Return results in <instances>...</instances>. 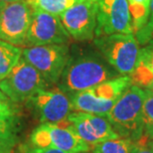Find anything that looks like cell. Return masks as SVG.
Listing matches in <instances>:
<instances>
[{
	"mask_svg": "<svg viewBox=\"0 0 153 153\" xmlns=\"http://www.w3.org/2000/svg\"><path fill=\"white\" fill-rule=\"evenodd\" d=\"M148 44H149V45H151V46H153V40H152V41H150V42H149Z\"/></svg>",
	"mask_w": 153,
	"mask_h": 153,
	"instance_id": "f1b7e54d",
	"label": "cell"
},
{
	"mask_svg": "<svg viewBox=\"0 0 153 153\" xmlns=\"http://www.w3.org/2000/svg\"><path fill=\"white\" fill-rule=\"evenodd\" d=\"M131 153H153V145L150 140L143 137L135 143Z\"/></svg>",
	"mask_w": 153,
	"mask_h": 153,
	"instance_id": "603a6c76",
	"label": "cell"
},
{
	"mask_svg": "<svg viewBox=\"0 0 153 153\" xmlns=\"http://www.w3.org/2000/svg\"><path fill=\"white\" fill-rule=\"evenodd\" d=\"M13 147L12 144H0V153H11Z\"/></svg>",
	"mask_w": 153,
	"mask_h": 153,
	"instance_id": "d4e9b609",
	"label": "cell"
},
{
	"mask_svg": "<svg viewBox=\"0 0 153 153\" xmlns=\"http://www.w3.org/2000/svg\"><path fill=\"white\" fill-rule=\"evenodd\" d=\"M22 49L0 40V81L3 79L19 62Z\"/></svg>",
	"mask_w": 153,
	"mask_h": 153,
	"instance_id": "5bb4252c",
	"label": "cell"
},
{
	"mask_svg": "<svg viewBox=\"0 0 153 153\" xmlns=\"http://www.w3.org/2000/svg\"><path fill=\"white\" fill-rule=\"evenodd\" d=\"M25 153H76V152H69V151H63L60 149L56 148H37L32 147L26 150Z\"/></svg>",
	"mask_w": 153,
	"mask_h": 153,
	"instance_id": "cb8c5ba5",
	"label": "cell"
},
{
	"mask_svg": "<svg viewBox=\"0 0 153 153\" xmlns=\"http://www.w3.org/2000/svg\"><path fill=\"white\" fill-rule=\"evenodd\" d=\"M99 0H79L60 15L70 37L85 42L94 39Z\"/></svg>",
	"mask_w": 153,
	"mask_h": 153,
	"instance_id": "8fae6325",
	"label": "cell"
},
{
	"mask_svg": "<svg viewBox=\"0 0 153 153\" xmlns=\"http://www.w3.org/2000/svg\"><path fill=\"white\" fill-rule=\"evenodd\" d=\"M49 85L34 67L23 57L12 71L0 81V90L14 103L27 102L37 91L47 88Z\"/></svg>",
	"mask_w": 153,
	"mask_h": 153,
	"instance_id": "8992f818",
	"label": "cell"
},
{
	"mask_svg": "<svg viewBox=\"0 0 153 153\" xmlns=\"http://www.w3.org/2000/svg\"><path fill=\"white\" fill-rule=\"evenodd\" d=\"M3 3H4V2H1V1H0V10H1L2 6H3Z\"/></svg>",
	"mask_w": 153,
	"mask_h": 153,
	"instance_id": "83f0119b",
	"label": "cell"
},
{
	"mask_svg": "<svg viewBox=\"0 0 153 153\" xmlns=\"http://www.w3.org/2000/svg\"><path fill=\"white\" fill-rule=\"evenodd\" d=\"M145 97L142 108L143 135L148 140L153 139V93L145 88Z\"/></svg>",
	"mask_w": 153,
	"mask_h": 153,
	"instance_id": "ac0fdd59",
	"label": "cell"
},
{
	"mask_svg": "<svg viewBox=\"0 0 153 153\" xmlns=\"http://www.w3.org/2000/svg\"><path fill=\"white\" fill-rule=\"evenodd\" d=\"M4 3H12V2H19V1H27V0H0Z\"/></svg>",
	"mask_w": 153,
	"mask_h": 153,
	"instance_id": "484cf974",
	"label": "cell"
},
{
	"mask_svg": "<svg viewBox=\"0 0 153 153\" xmlns=\"http://www.w3.org/2000/svg\"><path fill=\"white\" fill-rule=\"evenodd\" d=\"M146 90H149V91H151L152 93H153V82H152V84H151V85H150V87H149L148 88H146Z\"/></svg>",
	"mask_w": 153,
	"mask_h": 153,
	"instance_id": "4316f807",
	"label": "cell"
},
{
	"mask_svg": "<svg viewBox=\"0 0 153 153\" xmlns=\"http://www.w3.org/2000/svg\"><path fill=\"white\" fill-rule=\"evenodd\" d=\"M132 20L133 31L137 32L147 23L151 0H127Z\"/></svg>",
	"mask_w": 153,
	"mask_h": 153,
	"instance_id": "9a60e30c",
	"label": "cell"
},
{
	"mask_svg": "<svg viewBox=\"0 0 153 153\" xmlns=\"http://www.w3.org/2000/svg\"><path fill=\"white\" fill-rule=\"evenodd\" d=\"M26 102L42 123H59L73 111L71 97L59 88L39 91Z\"/></svg>",
	"mask_w": 153,
	"mask_h": 153,
	"instance_id": "9c48e42d",
	"label": "cell"
},
{
	"mask_svg": "<svg viewBox=\"0 0 153 153\" xmlns=\"http://www.w3.org/2000/svg\"><path fill=\"white\" fill-rule=\"evenodd\" d=\"M79 0H27L34 10L60 16L67 9L75 5Z\"/></svg>",
	"mask_w": 153,
	"mask_h": 153,
	"instance_id": "e0dca14e",
	"label": "cell"
},
{
	"mask_svg": "<svg viewBox=\"0 0 153 153\" xmlns=\"http://www.w3.org/2000/svg\"><path fill=\"white\" fill-rule=\"evenodd\" d=\"M68 44L25 47L22 57L37 70L49 85H57L70 59Z\"/></svg>",
	"mask_w": 153,
	"mask_h": 153,
	"instance_id": "5b68a950",
	"label": "cell"
},
{
	"mask_svg": "<svg viewBox=\"0 0 153 153\" xmlns=\"http://www.w3.org/2000/svg\"><path fill=\"white\" fill-rule=\"evenodd\" d=\"M17 124L15 117H0V144H16Z\"/></svg>",
	"mask_w": 153,
	"mask_h": 153,
	"instance_id": "d6986e66",
	"label": "cell"
},
{
	"mask_svg": "<svg viewBox=\"0 0 153 153\" xmlns=\"http://www.w3.org/2000/svg\"><path fill=\"white\" fill-rule=\"evenodd\" d=\"M32 147L56 148L63 151L88 153L91 146L76 135L64 121L59 123H42L30 136Z\"/></svg>",
	"mask_w": 153,
	"mask_h": 153,
	"instance_id": "52a82bcc",
	"label": "cell"
},
{
	"mask_svg": "<svg viewBox=\"0 0 153 153\" xmlns=\"http://www.w3.org/2000/svg\"><path fill=\"white\" fill-rule=\"evenodd\" d=\"M138 60L144 63L153 72V46L147 44L142 49H140Z\"/></svg>",
	"mask_w": 153,
	"mask_h": 153,
	"instance_id": "7402d4cb",
	"label": "cell"
},
{
	"mask_svg": "<svg viewBox=\"0 0 153 153\" xmlns=\"http://www.w3.org/2000/svg\"><path fill=\"white\" fill-rule=\"evenodd\" d=\"M150 142H151V143H152V145H153V139H152V140H151V141H150Z\"/></svg>",
	"mask_w": 153,
	"mask_h": 153,
	"instance_id": "f546056e",
	"label": "cell"
},
{
	"mask_svg": "<svg viewBox=\"0 0 153 153\" xmlns=\"http://www.w3.org/2000/svg\"><path fill=\"white\" fill-rule=\"evenodd\" d=\"M133 32L127 0H99L94 38Z\"/></svg>",
	"mask_w": 153,
	"mask_h": 153,
	"instance_id": "30bf717a",
	"label": "cell"
},
{
	"mask_svg": "<svg viewBox=\"0 0 153 153\" xmlns=\"http://www.w3.org/2000/svg\"><path fill=\"white\" fill-rule=\"evenodd\" d=\"M64 122L91 148L100 142L120 137L105 116L72 111Z\"/></svg>",
	"mask_w": 153,
	"mask_h": 153,
	"instance_id": "7c38bea8",
	"label": "cell"
},
{
	"mask_svg": "<svg viewBox=\"0 0 153 153\" xmlns=\"http://www.w3.org/2000/svg\"><path fill=\"white\" fill-rule=\"evenodd\" d=\"M118 76L120 75L97 50H78L70 54V59L57 85L61 91L71 96Z\"/></svg>",
	"mask_w": 153,
	"mask_h": 153,
	"instance_id": "6da1fadb",
	"label": "cell"
},
{
	"mask_svg": "<svg viewBox=\"0 0 153 153\" xmlns=\"http://www.w3.org/2000/svg\"><path fill=\"white\" fill-rule=\"evenodd\" d=\"M34 9L27 1L3 3L0 10V40L25 47L26 35Z\"/></svg>",
	"mask_w": 153,
	"mask_h": 153,
	"instance_id": "ba28073f",
	"label": "cell"
},
{
	"mask_svg": "<svg viewBox=\"0 0 153 153\" xmlns=\"http://www.w3.org/2000/svg\"><path fill=\"white\" fill-rule=\"evenodd\" d=\"M16 108L15 103L0 90V117H15Z\"/></svg>",
	"mask_w": 153,
	"mask_h": 153,
	"instance_id": "44dd1931",
	"label": "cell"
},
{
	"mask_svg": "<svg viewBox=\"0 0 153 153\" xmlns=\"http://www.w3.org/2000/svg\"><path fill=\"white\" fill-rule=\"evenodd\" d=\"M132 85L130 76H118L70 96L73 111L106 116L123 91Z\"/></svg>",
	"mask_w": 153,
	"mask_h": 153,
	"instance_id": "3957f363",
	"label": "cell"
},
{
	"mask_svg": "<svg viewBox=\"0 0 153 153\" xmlns=\"http://www.w3.org/2000/svg\"><path fill=\"white\" fill-rule=\"evenodd\" d=\"M145 91L131 85L118 97L105 117L122 138L139 141L143 138L142 108Z\"/></svg>",
	"mask_w": 153,
	"mask_h": 153,
	"instance_id": "7a4b0ae2",
	"label": "cell"
},
{
	"mask_svg": "<svg viewBox=\"0 0 153 153\" xmlns=\"http://www.w3.org/2000/svg\"><path fill=\"white\" fill-rule=\"evenodd\" d=\"M94 45L119 75L129 76L139 57V44L133 34H112L96 37Z\"/></svg>",
	"mask_w": 153,
	"mask_h": 153,
	"instance_id": "277c9868",
	"label": "cell"
},
{
	"mask_svg": "<svg viewBox=\"0 0 153 153\" xmlns=\"http://www.w3.org/2000/svg\"><path fill=\"white\" fill-rule=\"evenodd\" d=\"M70 35L59 16L34 10L25 40V47L50 44H68Z\"/></svg>",
	"mask_w": 153,
	"mask_h": 153,
	"instance_id": "4fadbf2b",
	"label": "cell"
},
{
	"mask_svg": "<svg viewBox=\"0 0 153 153\" xmlns=\"http://www.w3.org/2000/svg\"><path fill=\"white\" fill-rule=\"evenodd\" d=\"M135 141L129 138L108 139L93 146L91 153H131L135 146Z\"/></svg>",
	"mask_w": 153,
	"mask_h": 153,
	"instance_id": "2e32d148",
	"label": "cell"
},
{
	"mask_svg": "<svg viewBox=\"0 0 153 153\" xmlns=\"http://www.w3.org/2000/svg\"><path fill=\"white\" fill-rule=\"evenodd\" d=\"M136 40L139 45L145 46L153 40V0L150 3V14L147 23L136 32Z\"/></svg>",
	"mask_w": 153,
	"mask_h": 153,
	"instance_id": "ffe728a7",
	"label": "cell"
}]
</instances>
